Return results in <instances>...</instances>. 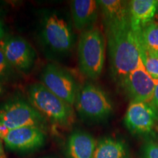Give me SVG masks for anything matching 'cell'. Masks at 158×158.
<instances>
[{
    "label": "cell",
    "mask_w": 158,
    "mask_h": 158,
    "mask_svg": "<svg viewBox=\"0 0 158 158\" xmlns=\"http://www.w3.org/2000/svg\"><path fill=\"white\" fill-rule=\"evenodd\" d=\"M112 78L121 86L128 75L141 62L138 37L130 22L105 25Z\"/></svg>",
    "instance_id": "obj_1"
},
{
    "label": "cell",
    "mask_w": 158,
    "mask_h": 158,
    "mask_svg": "<svg viewBox=\"0 0 158 158\" xmlns=\"http://www.w3.org/2000/svg\"><path fill=\"white\" fill-rule=\"evenodd\" d=\"M79 68L85 76L96 80L101 75L106 59V38L102 31L90 27L82 32L78 45Z\"/></svg>",
    "instance_id": "obj_2"
},
{
    "label": "cell",
    "mask_w": 158,
    "mask_h": 158,
    "mask_svg": "<svg viewBox=\"0 0 158 158\" xmlns=\"http://www.w3.org/2000/svg\"><path fill=\"white\" fill-rule=\"evenodd\" d=\"M31 106L40 114L59 124H68L73 118L72 106H69L41 84H32L29 89Z\"/></svg>",
    "instance_id": "obj_3"
},
{
    "label": "cell",
    "mask_w": 158,
    "mask_h": 158,
    "mask_svg": "<svg viewBox=\"0 0 158 158\" xmlns=\"http://www.w3.org/2000/svg\"><path fill=\"white\" fill-rule=\"evenodd\" d=\"M74 106L82 117L92 121L106 119L113 111L108 96L101 88L92 84H86L78 89Z\"/></svg>",
    "instance_id": "obj_4"
},
{
    "label": "cell",
    "mask_w": 158,
    "mask_h": 158,
    "mask_svg": "<svg viewBox=\"0 0 158 158\" xmlns=\"http://www.w3.org/2000/svg\"><path fill=\"white\" fill-rule=\"evenodd\" d=\"M124 123L133 135H153L158 123V110L152 102L130 101Z\"/></svg>",
    "instance_id": "obj_5"
},
{
    "label": "cell",
    "mask_w": 158,
    "mask_h": 158,
    "mask_svg": "<svg viewBox=\"0 0 158 158\" xmlns=\"http://www.w3.org/2000/svg\"><path fill=\"white\" fill-rule=\"evenodd\" d=\"M0 124L9 130L23 127L42 129L45 120L31 105L23 100H14L7 102L0 108Z\"/></svg>",
    "instance_id": "obj_6"
},
{
    "label": "cell",
    "mask_w": 158,
    "mask_h": 158,
    "mask_svg": "<svg viewBox=\"0 0 158 158\" xmlns=\"http://www.w3.org/2000/svg\"><path fill=\"white\" fill-rule=\"evenodd\" d=\"M41 81L43 86L69 106H74L78 88L73 78L64 69L54 64H48L43 71Z\"/></svg>",
    "instance_id": "obj_7"
},
{
    "label": "cell",
    "mask_w": 158,
    "mask_h": 158,
    "mask_svg": "<svg viewBox=\"0 0 158 158\" xmlns=\"http://www.w3.org/2000/svg\"><path fill=\"white\" fill-rule=\"evenodd\" d=\"M158 80H155L144 68L142 61L124 80L120 87L131 101L151 102Z\"/></svg>",
    "instance_id": "obj_8"
},
{
    "label": "cell",
    "mask_w": 158,
    "mask_h": 158,
    "mask_svg": "<svg viewBox=\"0 0 158 158\" xmlns=\"http://www.w3.org/2000/svg\"><path fill=\"white\" fill-rule=\"evenodd\" d=\"M45 44L58 53L68 52L72 48L73 37L70 27L62 17L52 14L47 18L42 31Z\"/></svg>",
    "instance_id": "obj_9"
},
{
    "label": "cell",
    "mask_w": 158,
    "mask_h": 158,
    "mask_svg": "<svg viewBox=\"0 0 158 158\" xmlns=\"http://www.w3.org/2000/svg\"><path fill=\"white\" fill-rule=\"evenodd\" d=\"M45 135L41 128L37 127H23L10 130L4 138L5 143L12 151H33L44 144Z\"/></svg>",
    "instance_id": "obj_10"
},
{
    "label": "cell",
    "mask_w": 158,
    "mask_h": 158,
    "mask_svg": "<svg viewBox=\"0 0 158 158\" xmlns=\"http://www.w3.org/2000/svg\"><path fill=\"white\" fill-rule=\"evenodd\" d=\"M0 45L10 64L17 70L27 71L34 63L35 51L24 39L12 37L6 40Z\"/></svg>",
    "instance_id": "obj_11"
},
{
    "label": "cell",
    "mask_w": 158,
    "mask_h": 158,
    "mask_svg": "<svg viewBox=\"0 0 158 158\" xmlns=\"http://www.w3.org/2000/svg\"><path fill=\"white\" fill-rule=\"evenodd\" d=\"M158 0H132L129 2L131 28L136 35L148 23L155 20Z\"/></svg>",
    "instance_id": "obj_12"
},
{
    "label": "cell",
    "mask_w": 158,
    "mask_h": 158,
    "mask_svg": "<svg viewBox=\"0 0 158 158\" xmlns=\"http://www.w3.org/2000/svg\"><path fill=\"white\" fill-rule=\"evenodd\" d=\"M97 142L89 133L77 130L70 134L65 147L67 158H93Z\"/></svg>",
    "instance_id": "obj_13"
},
{
    "label": "cell",
    "mask_w": 158,
    "mask_h": 158,
    "mask_svg": "<svg viewBox=\"0 0 158 158\" xmlns=\"http://www.w3.org/2000/svg\"><path fill=\"white\" fill-rule=\"evenodd\" d=\"M100 8L95 0H74L71 2V13L78 30L88 29L95 22Z\"/></svg>",
    "instance_id": "obj_14"
},
{
    "label": "cell",
    "mask_w": 158,
    "mask_h": 158,
    "mask_svg": "<svg viewBox=\"0 0 158 158\" xmlns=\"http://www.w3.org/2000/svg\"><path fill=\"white\" fill-rule=\"evenodd\" d=\"M98 2L104 25L130 22L129 2L122 0H100Z\"/></svg>",
    "instance_id": "obj_15"
},
{
    "label": "cell",
    "mask_w": 158,
    "mask_h": 158,
    "mask_svg": "<svg viewBox=\"0 0 158 158\" xmlns=\"http://www.w3.org/2000/svg\"><path fill=\"white\" fill-rule=\"evenodd\" d=\"M125 143L111 137L103 138L97 142L93 158H127Z\"/></svg>",
    "instance_id": "obj_16"
},
{
    "label": "cell",
    "mask_w": 158,
    "mask_h": 158,
    "mask_svg": "<svg viewBox=\"0 0 158 158\" xmlns=\"http://www.w3.org/2000/svg\"><path fill=\"white\" fill-rule=\"evenodd\" d=\"M137 36L142 45L158 53V21L154 20L148 23Z\"/></svg>",
    "instance_id": "obj_17"
},
{
    "label": "cell",
    "mask_w": 158,
    "mask_h": 158,
    "mask_svg": "<svg viewBox=\"0 0 158 158\" xmlns=\"http://www.w3.org/2000/svg\"><path fill=\"white\" fill-rule=\"evenodd\" d=\"M140 48L141 61L146 70L153 78L158 80V53L150 51L141 43Z\"/></svg>",
    "instance_id": "obj_18"
},
{
    "label": "cell",
    "mask_w": 158,
    "mask_h": 158,
    "mask_svg": "<svg viewBox=\"0 0 158 158\" xmlns=\"http://www.w3.org/2000/svg\"><path fill=\"white\" fill-rule=\"evenodd\" d=\"M142 158H158V142L148 140L142 147Z\"/></svg>",
    "instance_id": "obj_19"
},
{
    "label": "cell",
    "mask_w": 158,
    "mask_h": 158,
    "mask_svg": "<svg viewBox=\"0 0 158 158\" xmlns=\"http://www.w3.org/2000/svg\"><path fill=\"white\" fill-rule=\"evenodd\" d=\"M11 65L6 59L4 51L0 45V78H4L10 73Z\"/></svg>",
    "instance_id": "obj_20"
},
{
    "label": "cell",
    "mask_w": 158,
    "mask_h": 158,
    "mask_svg": "<svg viewBox=\"0 0 158 158\" xmlns=\"http://www.w3.org/2000/svg\"><path fill=\"white\" fill-rule=\"evenodd\" d=\"M152 103L155 106L156 108L158 110V81L156 84L155 90H154V93L152 96Z\"/></svg>",
    "instance_id": "obj_21"
},
{
    "label": "cell",
    "mask_w": 158,
    "mask_h": 158,
    "mask_svg": "<svg viewBox=\"0 0 158 158\" xmlns=\"http://www.w3.org/2000/svg\"><path fill=\"white\" fill-rule=\"evenodd\" d=\"M9 130H10L8 128L6 127L3 124H0V139L4 140V138L6 137L7 134L8 133Z\"/></svg>",
    "instance_id": "obj_22"
},
{
    "label": "cell",
    "mask_w": 158,
    "mask_h": 158,
    "mask_svg": "<svg viewBox=\"0 0 158 158\" xmlns=\"http://www.w3.org/2000/svg\"><path fill=\"white\" fill-rule=\"evenodd\" d=\"M0 158H6V155L4 151L2 143V140L0 139Z\"/></svg>",
    "instance_id": "obj_23"
},
{
    "label": "cell",
    "mask_w": 158,
    "mask_h": 158,
    "mask_svg": "<svg viewBox=\"0 0 158 158\" xmlns=\"http://www.w3.org/2000/svg\"><path fill=\"white\" fill-rule=\"evenodd\" d=\"M3 34H4L3 25H2V23L1 22V21H0V40H1Z\"/></svg>",
    "instance_id": "obj_24"
},
{
    "label": "cell",
    "mask_w": 158,
    "mask_h": 158,
    "mask_svg": "<svg viewBox=\"0 0 158 158\" xmlns=\"http://www.w3.org/2000/svg\"><path fill=\"white\" fill-rule=\"evenodd\" d=\"M155 20H156V21H158V5H157V11H156Z\"/></svg>",
    "instance_id": "obj_25"
},
{
    "label": "cell",
    "mask_w": 158,
    "mask_h": 158,
    "mask_svg": "<svg viewBox=\"0 0 158 158\" xmlns=\"http://www.w3.org/2000/svg\"><path fill=\"white\" fill-rule=\"evenodd\" d=\"M2 92V85L0 84V94H1Z\"/></svg>",
    "instance_id": "obj_26"
}]
</instances>
